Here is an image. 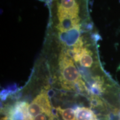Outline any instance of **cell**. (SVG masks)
<instances>
[{
  "mask_svg": "<svg viewBox=\"0 0 120 120\" xmlns=\"http://www.w3.org/2000/svg\"><path fill=\"white\" fill-rule=\"evenodd\" d=\"M50 40L55 43V46L58 52L53 53L58 69V81L60 86L68 91H75L82 94H90L87 85L82 80V76L79 72L76 63L64 46L51 37Z\"/></svg>",
  "mask_w": 120,
  "mask_h": 120,
  "instance_id": "1",
  "label": "cell"
},
{
  "mask_svg": "<svg viewBox=\"0 0 120 120\" xmlns=\"http://www.w3.org/2000/svg\"><path fill=\"white\" fill-rule=\"evenodd\" d=\"M28 112L33 118L40 114L45 113L47 115L49 120H55V116L52 112L51 104L46 90H42L34 98L29 105Z\"/></svg>",
  "mask_w": 120,
  "mask_h": 120,
  "instance_id": "2",
  "label": "cell"
},
{
  "mask_svg": "<svg viewBox=\"0 0 120 120\" xmlns=\"http://www.w3.org/2000/svg\"><path fill=\"white\" fill-rule=\"evenodd\" d=\"M27 102L19 101L11 106L7 111L8 120H33L28 112Z\"/></svg>",
  "mask_w": 120,
  "mask_h": 120,
  "instance_id": "3",
  "label": "cell"
},
{
  "mask_svg": "<svg viewBox=\"0 0 120 120\" xmlns=\"http://www.w3.org/2000/svg\"><path fill=\"white\" fill-rule=\"evenodd\" d=\"M75 111L76 120H99L96 115L90 108L77 107Z\"/></svg>",
  "mask_w": 120,
  "mask_h": 120,
  "instance_id": "4",
  "label": "cell"
},
{
  "mask_svg": "<svg viewBox=\"0 0 120 120\" xmlns=\"http://www.w3.org/2000/svg\"><path fill=\"white\" fill-rule=\"evenodd\" d=\"M56 111L59 113L64 120H76L75 111L72 109H62L60 107L56 108Z\"/></svg>",
  "mask_w": 120,
  "mask_h": 120,
  "instance_id": "5",
  "label": "cell"
},
{
  "mask_svg": "<svg viewBox=\"0 0 120 120\" xmlns=\"http://www.w3.org/2000/svg\"><path fill=\"white\" fill-rule=\"evenodd\" d=\"M33 120H47V117L45 116V115L42 113L36 116L34 119H33Z\"/></svg>",
  "mask_w": 120,
  "mask_h": 120,
  "instance_id": "6",
  "label": "cell"
},
{
  "mask_svg": "<svg viewBox=\"0 0 120 120\" xmlns=\"http://www.w3.org/2000/svg\"><path fill=\"white\" fill-rule=\"evenodd\" d=\"M117 114L118 115V120H120V111L118 112V113H117Z\"/></svg>",
  "mask_w": 120,
  "mask_h": 120,
  "instance_id": "7",
  "label": "cell"
}]
</instances>
